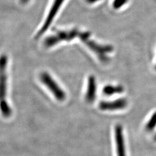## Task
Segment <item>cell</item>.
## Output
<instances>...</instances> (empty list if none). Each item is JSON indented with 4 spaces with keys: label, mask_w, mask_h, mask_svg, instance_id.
Listing matches in <instances>:
<instances>
[{
    "label": "cell",
    "mask_w": 156,
    "mask_h": 156,
    "mask_svg": "<svg viewBox=\"0 0 156 156\" xmlns=\"http://www.w3.org/2000/svg\"><path fill=\"white\" fill-rule=\"evenodd\" d=\"M8 57L5 55L0 56V111L5 117L11 115L12 111L6 101L7 93V73L6 66Z\"/></svg>",
    "instance_id": "cell-1"
},
{
    "label": "cell",
    "mask_w": 156,
    "mask_h": 156,
    "mask_svg": "<svg viewBox=\"0 0 156 156\" xmlns=\"http://www.w3.org/2000/svg\"><path fill=\"white\" fill-rule=\"evenodd\" d=\"M78 38L86 45L90 50L94 53L99 60L102 62H107L109 58L108 55L113 50V48L111 45H102L96 42L91 39V34L89 32H80Z\"/></svg>",
    "instance_id": "cell-2"
},
{
    "label": "cell",
    "mask_w": 156,
    "mask_h": 156,
    "mask_svg": "<svg viewBox=\"0 0 156 156\" xmlns=\"http://www.w3.org/2000/svg\"><path fill=\"white\" fill-rule=\"evenodd\" d=\"M80 31L76 28L68 30H58L55 34L46 38L44 45L46 48H51L62 42H69L78 37Z\"/></svg>",
    "instance_id": "cell-3"
},
{
    "label": "cell",
    "mask_w": 156,
    "mask_h": 156,
    "mask_svg": "<svg viewBox=\"0 0 156 156\" xmlns=\"http://www.w3.org/2000/svg\"><path fill=\"white\" fill-rule=\"evenodd\" d=\"M40 79L42 83L44 84L51 93L54 95L57 100L63 101L66 99V94L64 91L62 89L49 73L46 72L42 73L40 75Z\"/></svg>",
    "instance_id": "cell-4"
},
{
    "label": "cell",
    "mask_w": 156,
    "mask_h": 156,
    "mask_svg": "<svg viewBox=\"0 0 156 156\" xmlns=\"http://www.w3.org/2000/svg\"><path fill=\"white\" fill-rule=\"evenodd\" d=\"M65 0H54L53 4L50 8V11L46 17L45 23L42 25L41 28L38 31L36 35V38H38L41 37L46 31V30L50 27L51 24L55 19L58 12L59 11L60 8L64 2Z\"/></svg>",
    "instance_id": "cell-5"
},
{
    "label": "cell",
    "mask_w": 156,
    "mask_h": 156,
    "mask_svg": "<svg viewBox=\"0 0 156 156\" xmlns=\"http://www.w3.org/2000/svg\"><path fill=\"white\" fill-rule=\"evenodd\" d=\"M127 106V101L125 98H119L112 101L101 102L99 108L102 111H116L123 109Z\"/></svg>",
    "instance_id": "cell-6"
},
{
    "label": "cell",
    "mask_w": 156,
    "mask_h": 156,
    "mask_svg": "<svg viewBox=\"0 0 156 156\" xmlns=\"http://www.w3.org/2000/svg\"><path fill=\"white\" fill-rule=\"evenodd\" d=\"M115 140L117 156H126L123 128L120 125H117L115 127Z\"/></svg>",
    "instance_id": "cell-7"
},
{
    "label": "cell",
    "mask_w": 156,
    "mask_h": 156,
    "mask_svg": "<svg viewBox=\"0 0 156 156\" xmlns=\"http://www.w3.org/2000/svg\"><path fill=\"white\" fill-rule=\"evenodd\" d=\"M97 94V82L94 76L90 75L88 78L87 89L86 94V100L91 103L95 100Z\"/></svg>",
    "instance_id": "cell-8"
},
{
    "label": "cell",
    "mask_w": 156,
    "mask_h": 156,
    "mask_svg": "<svg viewBox=\"0 0 156 156\" xmlns=\"http://www.w3.org/2000/svg\"><path fill=\"white\" fill-rule=\"evenodd\" d=\"M124 91V88L122 86L106 85L102 90L103 93L106 95H112L116 94H120Z\"/></svg>",
    "instance_id": "cell-9"
},
{
    "label": "cell",
    "mask_w": 156,
    "mask_h": 156,
    "mask_svg": "<svg viewBox=\"0 0 156 156\" xmlns=\"http://www.w3.org/2000/svg\"><path fill=\"white\" fill-rule=\"evenodd\" d=\"M156 126V112L151 116L149 121L147 122L145 128L148 131H151L154 129Z\"/></svg>",
    "instance_id": "cell-10"
},
{
    "label": "cell",
    "mask_w": 156,
    "mask_h": 156,
    "mask_svg": "<svg viewBox=\"0 0 156 156\" xmlns=\"http://www.w3.org/2000/svg\"><path fill=\"white\" fill-rule=\"evenodd\" d=\"M128 1V0H114L112 4L113 8L115 9H119L122 6L125 5Z\"/></svg>",
    "instance_id": "cell-11"
},
{
    "label": "cell",
    "mask_w": 156,
    "mask_h": 156,
    "mask_svg": "<svg viewBox=\"0 0 156 156\" xmlns=\"http://www.w3.org/2000/svg\"><path fill=\"white\" fill-rule=\"evenodd\" d=\"M86 1L87 2H88L89 4H94L95 2L99 1L100 0H86Z\"/></svg>",
    "instance_id": "cell-12"
},
{
    "label": "cell",
    "mask_w": 156,
    "mask_h": 156,
    "mask_svg": "<svg viewBox=\"0 0 156 156\" xmlns=\"http://www.w3.org/2000/svg\"><path fill=\"white\" fill-rule=\"evenodd\" d=\"M30 0H20V3H22V4H26Z\"/></svg>",
    "instance_id": "cell-13"
},
{
    "label": "cell",
    "mask_w": 156,
    "mask_h": 156,
    "mask_svg": "<svg viewBox=\"0 0 156 156\" xmlns=\"http://www.w3.org/2000/svg\"><path fill=\"white\" fill-rule=\"evenodd\" d=\"M154 139L155 140H156V134L155 135V136H154Z\"/></svg>",
    "instance_id": "cell-14"
},
{
    "label": "cell",
    "mask_w": 156,
    "mask_h": 156,
    "mask_svg": "<svg viewBox=\"0 0 156 156\" xmlns=\"http://www.w3.org/2000/svg\"></svg>",
    "instance_id": "cell-15"
}]
</instances>
